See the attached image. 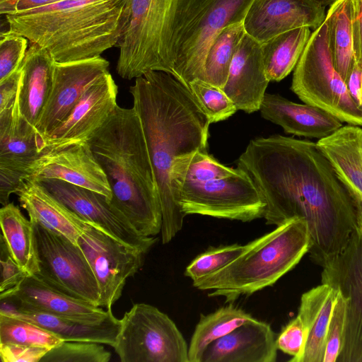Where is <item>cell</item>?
Instances as JSON below:
<instances>
[{
	"label": "cell",
	"instance_id": "6da1fadb",
	"mask_svg": "<svg viewBox=\"0 0 362 362\" xmlns=\"http://www.w3.org/2000/svg\"><path fill=\"white\" fill-rule=\"evenodd\" d=\"M237 165L266 202L267 225L295 218L308 225V253L324 267L356 229L358 202L317 143L280 134L252 139Z\"/></svg>",
	"mask_w": 362,
	"mask_h": 362
},
{
	"label": "cell",
	"instance_id": "7a4b0ae2",
	"mask_svg": "<svg viewBox=\"0 0 362 362\" xmlns=\"http://www.w3.org/2000/svg\"><path fill=\"white\" fill-rule=\"evenodd\" d=\"M133 108L143 128L162 209L161 240L168 243L182 229L185 214L171 188L175 160L207 149L210 119L189 88L171 74L151 71L130 86Z\"/></svg>",
	"mask_w": 362,
	"mask_h": 362
},
{
	"label": "cell",
	"instance_id": "3957f363",
	"mask_svg": "<svg viewBox=\"0 0 362 362\" xmlns=\"http://www.w3.org/2000/svg\"><path fill=\"white\" fill-rule=\"evenodd\" d=\"M109 182L112 206L139 234L161 231L162 209L140 119L132 107L118 105L88 140Z\"/></svg>",
	"mask_w": 362,
	"mask_h": 362
},
{
	"label": "cell",
	"instance_id": "277c9868",
	"mask_svg": "<svg viewBox=\"0 0 362 362\" xmlns=\"http://www.w3.org/2000/svg\"><path fill=\"white\" fill-rule=\"evenodd\" d=\"M124 4L125 0H61L6 18L9 30L64 63L100 57L117 45Z\"/></svg>",
	"mask_w": 362,
	"mask_h": 362
},
{
	"label": "cell",
	"instance_id": "5b68a950",
	"mask_svg": "<svg viewBox=\"0 0 362 362\" xmlns=\"http://www.w3.org/2000/svg\"><path fill=\"white\" fill-rule=\"evenodd\" d=\"M210 1L125 0L117 74L127 80L151 71L173 76L184 36Z\"/></svg>",
	"mask_w": 362,
	"mask_h": 362
},
{
	"label": "cell",
	"instance_id": "8992f818",
	"mask_svg": "<svg viewBox=\"0 0 362 362\" xmlns=\"http://www.w3.org/2000/svg\"><path fill=\"white\" fill-rule=\"evenodd\" d=\"M310 234L301 218H292L247 243L236 259L221 270L193 281L199 290H211L209 297H224L233 303L273 286L308 252Z\"/></svg>",
	"mask_w": 362,
	"mask_h": 362
},
{
	"label": "cell",
	"instance_id": "52a82bcc",
	"mask_svg": "<svg viewBox=\"0 0 362 362\" xmlns=\"http://www.w3.org/2000/svg\"><path fill=\"white\" fill-rule=\"evenodd\" d=\"M291 89L305 103L330 112L342 122L362 126V108L334 66L325 21L310 35L295 67Z\"/></svg>",
	"mask_w": 362,
	"mask_h": 362
},
{
	"label": "cell",
	"instance_id": "ba28073f",
	"mask_svg": "<svg viewBox=\"0 0 362 362\" xmlns=\"http://www.w3.org/2000/svg\"><path fill=\"white\" fill-rule=\"evenodd\" d=\"M112 347L122 362H189V346L175 322L146 303L124 313Z\"/></svg>",
	"mask_w": 362,
	"mask_h": 362
},
{
	"label": "cell",
	"instance_id": "9c48e42d",
	"mask_svg": "<svg viewBox=\"0 0 362 362\" xmlns=\"http://www.w3.org/2000/svg\"><path fill=\"white\" fill-rule=\"evenodd\" d=\"M172 193L185 216L199 214L249 222L264 218L267 206L250 177L240 168L226 177L173 185Z\"/></svg>",
	"mask_w": 362,
	"mask_h": 362
},
{
	"label": "cell",
	"instance_id": "30bf717a",
	"mask_svg": "<svg viewBox=\"0 0 362 362\" xmlns=\"http://www.w3.org/2000/svg\"><path fill=\"white\" fill-rule=\"evenodd\" d=\"M33 223L40 268L36 275L57 290L98 306V282L80 246L38 223Z\"/></svg>",
	"mask_w": 362,
	"mask_h": 362
},
{
	"label": "cell",
	"instance_id": "8fae6325",
	"mask_svg": "<svg viewBox=\"0 0 362 362\" xmlns=\"http://www.w3.org/2000/svg\"><path fill=\"white\" fill-rule=\"evenodd\" d=\"M99 288L98 306L107 310L120 298L128 278L142 267L147 254L88 223L78 239Z\"/></svg>",
	"mask_w": 362,
	"mask_h": 362
},
{
	"label": "cell",
	"instance_id": "7c38bea8",
	"mask_svg": "<svg viewBox=\"0 0 362 362\" xmlns=\"http://www.w3.org/2000/svg\"><path fill=\"white\" fill-rule=\"evenodd\" d=\"M322 283L346 300V327L337 362H362V236L355 230L344 249L324 267Z\"/></svg>",
	"mask_w": 362,
	"mask_h": 362
},
{
	"label": "cell",
	"instance_id": "4fadbf2b",
	"mask_svg": "<svg viewBox=\"0 0 362 362\" xmlns=\"http://www.w3.org/2000/svg\"><path fill=\"white\" fill-rule=\"evenodd\" d=\"M252 1L211 0L184 36L173 76L187 87L196 78L204 80V62L214 37L225 28L243 22Z\"/></svg>",
	"mask_w": 362,
	"mask_h": 362
},
{
	"label": "cell",
	"instance_id": "5bb4252c",
	"mask_svg": "<svg viewBox=\"0 0 362 362\" xmlns=\"http://www.w3.org/2000/svg\"><path fill=\"white\" fill-rule=\"evenodd\" d=\"M109 65L102 57L55 62L49 96L35 126L40 151L42 141L67 118L88 87L109 72Z\"/></svg>",
	"mask_w": 362,
	"mask_h": 362
},
{
	"label": "cell",
	"instance_id": "9a60e30c",
	"mask_svg": "<svg viewBox=\"0 0 362 362\" xmlns=\"http://www.w3.org/2000/svg\"><path fill=\"white\" fill-rule=\"evenodd\" d=\"M37 182L84 221L113 238L146 253L156 243L157 238L139 234L104 195L56 179Z\"/></svg>",
	"mask_w": 362,
	"mask_h": 362
},
{
	"label": "cell",
	"instance_id": "2e32d148",
	"mask_svg": "<svg viewBox=\"0 0 362 362\" xmlns=\"http://www.w3.org/2000/svg\"><path fill=\"white\" fill-rule=\"evenodd\" d=\"M117 93L110 72L94 81L67 118L42 141L40 151L88 141L117 105Z\"/></svg>",
	"mask_w": 362,
	"mask_h": 362
},
{
	"label": "cell",
	"instance_id": "e0dca14e",
	"mask_svg": "<svg viewBox=\"0 0 362 362\" xmlns=\"http://www.w3.org/2000/svg\"><path fill=\"white\" fill-rule=\"evenodd\" d=\"M62 180L112 199L107 177L88 141L44 151L28 167L23 180Z\"/></svg>",
	"mask_w": 362,
	"mask_h": 362
},
{
	"label": "cell",
	"instance_id": "ac0fdd59",
	"mask_svg": "<svg viewBox=\"0 0 362 362\" xmlns=\"http://www.w3.org/2000/svg\"><path fill=\"white\" fill-rule=\"evenodd\" d=\"M17 100V99H16ZM35 127L13 110L0 113V203H9L23 181L28 167L40 155Z\"/></svg>",
	"mask_w": 362,
	"mask_h": 362
},
{
	"label": "cell",
	"instance_id": "d6986e66",
	"mask_svg": "<svg viewBox=\"0 0 362 362\" xmlns=\"http://www.w3.org/2000/svg\"><path fill=\"white\" fill-rule=\"evenodd\" d=\"M325 18V7L312 0H253L243 25L248 35L262 43L295 28L315 30Z\"/></svg>",
	"mask_w": 362,
	"mask_h": 362
},
{
	"label": "cell",
	"instance_id": "ffe728a7",
	"mask_svg": "<svg viewBox=\"0 0 362 362\" xmlns=\"http://www.w3.org/2000/svg\"><path fill=\"white\" fill-rule=\"evenodd\" d=\"M24 310L82 321H100L112 311L67 295L40 279L28 275L9 297L1 299L0 311Z\"/></svg>",
	"mask_w": 362,
	"mask_h": 362
},
{
	"label": "cell",
	"instance_id": "44dd1931",
	"mask_svg": "<svg viewBox=\"0 0 362 362\" xmlns=\"http://www.w3.org/2000/svg\"><path fill=\"white\" fill-rule=\"evenodd\" d=\"M270 81L263 63L261 43L245 34L232 59L227 81L222 88L238 110H259Z\"/></svg>",
	"mask_w": 362,
	"mask_h": 362
},
{
	"label": "cell",
	"instance_id": "7402d4cb",
	"mask_svg": "<svg viewBox=\"0 0 362 362\" xmlns=\"http://www.w3.org/2000/svg\"><path fill=\"white\" fill-rule=\"evenodd\" d=\"M276 338L269 324L254 318L211 343L200 362H275Z\"/></svg>",
	"mask_w": 362,
	"mask_h": 362
},
{
	"label": "cell",
	"instance_id": "603a6c76",
	"mask_svg": "<svg viewBox=\"0 0 362 362\" xmlns=\"http://www.w3.org/2000/svg\"><path fill=\"white\" fill-rule=\"evenodd\" d=\"M262 117L281 126L287 134L308 138L327 137L343 124L330 112L309 104L292 102L279 94L265 93Z\"/></svg>",
	"mask_w": 362,
	"mask_h": 362
},
{
	"label": "cell",
	"instance_id": "cb8c5ba5",
	"mask_svg": "<svg viewBox=\"0 0 362 362\" xmlns=\"http://www.w3.org/2000/svg\"><path fill=\"white\" fill-rule=\"evenodd\" d=\"M30 220L60 234L76 245L88 222L37 182L23 180L16 193Z\"/></svg>",
	"mask_w": 362,
	"mask_h": 362
},
{
	"label": "cell",
	"instance_id": "d4e9b609",
	"mask_svg": "<svg viewBox=\"0 0 362 362\" xmlns=\"http://www.w3.org/2000/svg\"><path fill=\"white\" fill-rule=\"evenodd\" d=\"M54 64L47 50L31 44L20 66L22 75L16 100L18 113L35 129L49 96Z\"/></svg>",
	"mask_w": 362,
	"mask_h": 362
},
{
	"label": "cell",
	"instance_id": "484cf974",
	"mask_svg": "<svg viewBox=\"0 0 362 362\" xmlns=\"http://www.w3.org/2000/svg\"><path fill=\"white\" fill-rule=\"evenodd\" d=\"M0 314L30 321L57 336L62 341H91L113 346L120 320L111 311L100 321H82L52 314L24 310L0 311Z\"/></svg>",
	"mask_w": 362,
	"mask_h": 362
},
{
	"label": "cell",
	"instance_id": "4316f807",
	"mask_svg": "<svg viewBox=\"0 0 362 362\" xmlns=\"http://www.w3.org/2000/svg\"><path fill=\"white\" fill-rule=\"evenodd\" d=\"M317 144L351 195L362 202V128L342 126Z\"/></svg>",
	"mask_w": 362,
	"mask_h": 362
},
{
	"label": "cell",
	"instance_id": "83f0119b",
	"mask_svg": "<svg viewBox=\"0 0 362 362\" xmlns=\"http://www.w3.org/2000/svg\"><path fill=\"white\" fill-rule=\"evenodd\" d=\"M338 293L322 283L301 296L298 315L305 329L306 340L298 362H322L327 332Z\"/></svg>",
	"mask_w": 362,
	"mask_h": 362
},
{
	"label": "cell",
	"instance_id": "f1b7e54d",
	"mask_svg": "<svg viewBox=\"0 0 362 362\" xmlns=\"http://www.w3.org/2000/svg\"><path fill=\"white\" fill-rule=\"evenodd\" d=\"M0 225L10 255L28 275H36L40 268L33 223L9 202L0 209Z\"/></svg>",
	"mask_w": 362,
	"mask_h": 362
},
{
	"label": "cell",
	"instance_id": "f546056e",
	"mask_svg": "<svg viewBox=\"0 0 362 362\" xmlns=\"http://www.w3.org/2000/svg\"><path fill=\"white\" fill-rule=\"evenodd\" d=\"M355 1L336 0L325 18L332 62L344 82L356 62L353 28Z\"/></svg>",
	"mask_w": 362,
	"mask_h": 362
},
{
	"label": "cell",
	"instance_id": "4dcf8cb0",
	"mask_svg": "<svg viewBox=\"0 0 362 362\" xmlns=\"http://www.w3.org/2000/svg\"><path fill=\"white\" fill-rule=\"evenodd\" d=\"M311 33L310 28L300 27L261 43L264 71L269 81H280L295 69Z\"/></svg>",
	"mask_w": 362,
	"mask_h": 362
},
{
	"label": "cell",
	"instance_id": "1f68e13d",
	"mask_svg": "<svg viewBox=\"0 0 362 362\" xmlns=\"http://www.w3.org/2000/svg\"><path fill=\"white\" fill-rule=\"evenodd\" d=\"M254 319L233 303L208 315H200L188 347L189 362H200L206 347L243 324Z\"/></svg>",
	"mask_w": 362,
	"mask_h": 362
},
{
	"label": "cell",
	"instance_id": "d6a6232c",
	"mask_svg": "<svg viewBox=\"0 0 362 362\" xmlns=\"http://www.w3.org/2000/svg\"><path fill=\"white\" fill-rule=\"evenodd\" d=\"M245 33L243 22L232 24L219 32L206 56L204 81L223 88L233 56Z\"/></svg>",
	"mask_w": 362,
	"mask_h": 362
},
{
	"label": "cell",
	"instance_id": "836d02e7",
	"mask_svg": "<svg viewBox=\"0 0 362 362\" xmlns=\"http://www.w3.org/2000/svg\"><path fill=\"white\" fill-rule=\"evenodd\" d=\"M238 168L228 167L208 153L207 149H199L177 158L171 170V188L182 182H204L230 176Z\"/></svg>",
	"mask_w": 362,
	"mask_h": 362
},
{
	"label": "cell",
	"instance_id": "e575fe53",
	"mask_svg": "<svg viewBox=\"0 0 362 362\" xmlns=\"http://www.w3.org/2000/svg\"><path fill=\"white\" fill-rule=\"evenodd\" d=\"M62 341L52 332L30 321L0 314V344H16L51 349Z\"/></svg>",
	"mask_w": 362,
	"mask_h": 362
},
{
	"label": "cell",
	"instance_id": "d590c367",
	"mask_svg": "<svg viewBox=\"0 0 362 362\" xmlns=\"http://www.w3.org/2000/svg\"><path fill=\"white\" fill-rule=\"evenodd\" d=\"M247 248V244L238 243L211 247L190 262L185 269V276L194 281L212 274L236 259Z\"/></svg>",
	"mask_w": 362,
	"mask_h": 362
},
{
	"label": "cell",
	"instance_id": "8d00e7d4",
	"mask_svg": "<svg viewBox=\"0 0 362 362\" xmlns=\"http://www.w3.org/2000/svg\"><path fill=\"white\" fill-rule=\"evenodd\" d=\"M188 87L208 115L211 123L225 120L238 110L232 100L218 86L196 78L189 83Z\"/></svg>",
	"mask_w": 362,
	"mask_h": 362
},
{
	"label": "cell",
	"instance_id": "74e56055",
	"mask_svg": "<svg viewBox=\"0 0 362 362\" xmlns=\"http://www.w3.org/2000/svg\"><path fill=\"white\" fill-rule=\"evenodd\" d=\"M103 344L62 341L49 350L40 362H108L111 353Z\"/></svg>",
	"mask_w": 362,
	"mask_h": 362
},
{
	"label": "cell",
	"instance_id": "f35d334b",
	"mask_svg": "<svg viewBox=\"0 0 362 362\" xmlns=\"http://www.w3.org/2000/svg\"><path fill=\"white\" fill-rule=\"evenodd\" d=\"M346 313V300L339 292L327 332L322 362H337L338 361L344 343Z\"/></svg>",
	"mask_w": 362,
	"mask_h": 362
},
{
	"label": "cell",
	"instance_id": "ab89813d",
	"mask_svg": "<svg viewBox=\"0 0 362 362\" xmlns=\"http://www.w3.org/2000/svg\"><path fill=\"white\" fill-rule=\"evenodd\" d=\"M28 40L11 30L0 35V81L21 66L28 50Z\"/></svg>",
	"mask_w": 362,
	"mask_h": 362
},
{
	"label": "cell",
	"instance_id": "60d3db41",
	"mask_svg": "<svg viewBox=\"0 0 362 362\" xmlns=\"http://www.w3.org/2000/svg\"><path fill=\"white\" fill-rule=\"evenodd\" d=\"M306 340V331L303 323L297 316L290 320L276 338L278 349L292 356L291 362H298L303 354Z\"/></svg>",
	"mask_w": 362,
	"mask_h": 362
},
{
	"label": "cell",
	"instance_id": "b9f144b4",
	"mask_svg": "<svg viewBox=\"0 0 362 362\" xmlns=\"http://www.w3.org/2000/svg\"><path fill=\"white\" fill-rule=\"evenodd\" d=\"M1 281L0 300L9 297L28 276L10 255L1 238Z\"/></svg>",
	"mask_w": 362,
	"mask_h": 362
},
{
	"label": "cell",
	"instance_id": "7bdbcfd3",
	"mask_svg": "<svg viewBox=\"0 0 362 362\" xmlns=\"http://www.w3.org/2000/svg\"><path fill=\"white\" fill-rule=\"evenodd\" d=\"M49 349L16 344H0L2 362H40Z\"/></svg>",
	"mask_w": 362,
	"mask_h": 362
},
{
	"label": "cell",
	"instance_id": "ee69618b",
	"mask_svg": "<svg viewBox=\"0 0 362 362\" xmlns=\"http://www.w3.org/2000/svg\"><path fill=\"white\" fill-rule=\"evenodd\" d=\"M22 71L19 67L0 81V112L13 109L18 97Z\"/></svg>",
	"mask_w": 362,
	"mask_h": 362
},
{
	"label": "cell",
	"instance_id": "f6af8a7d",
	"mask_svg": "<svg viewBox=\"0 0 362 362\" xmlns=\"http://www.w3.org/2000/svg\"><path fill=\"white\" fill-rule=\"evenodd\" d=\"M61 0H0L1 15L15 14L47 6Z\"/></svg>",
	"mask_w": 362,
	"mask_h": 362
},
{
	"label": "cell",
	"instance_id": "bcb514c9",
	"mask_svg": "<svg viewBox=\"0 0 362 362\" xmlns=\"http://www.w3.org/2000/svg\"><path fill=\"white\" fill-rule=\"evenodd\" d=\"M353 28L355 59L358 66L362 69V0L355 1Z\"/></svg>",
	"mask_w": 362,
	"mask_h": 362
},
{
	"label": "cell",
	"instance_id": "7dc6e473",
	"mask_svg": "<svg viewBox=\"0 0 362 362\" xmlns=\"http://www.w3.org/2000/svg\"><path fill=\"white\" fill-rule=\"evenodd\" d=\"M362 69L358 66L356 62H355L351 72L345 81L349 94L358 105L359 107L362 108L361 97V76Z\"/></svg>",
	"mask_w": 362,
	"mask_h": 362
},
{
	"label": "cell",
	"instance_id": "c3c4849f",
	"mask_svg": "<svg viewBox=\"0 0 362 362\" xmlns=\"http://www.w3.org/2000/svg\"><path fill=\"white\" fill-rule=\"evenodd\" d=\"M356 230L362 236V202H358V217Z\"/></svg>",
	"mask_w": 362,
	"mask_h": 362
},
{
	"label": "cell",
	"instance_id": "681fc988",
	"mask_svg": "<svg viewBox=\"0 0 362 362\" xmlns=\"http://www.w3.org/2000/svg\"><path fill=\"white\" fill-rule=\"evenodd\" d=\"M312 1L325 7L327 5H331L336 0H312Z\"/></svg>",
	"mask_w": 362,
	"mask_h": 362
},
{
	"label": "cell",
	"instance_id": "f907efd6",
	"mask_svg": "<svg viewBox=\"0 0 362 362\" xmlns=\"http://www.w3.org/2000/svg\"><path fill=\"white\" fill-rule=\"evenodd\" d=\"M360 92H361V103H362V73H361V88H360Z\"/></svg>",
	"mask_w": 362,
	"mask_h": 362
}]
</instances>
